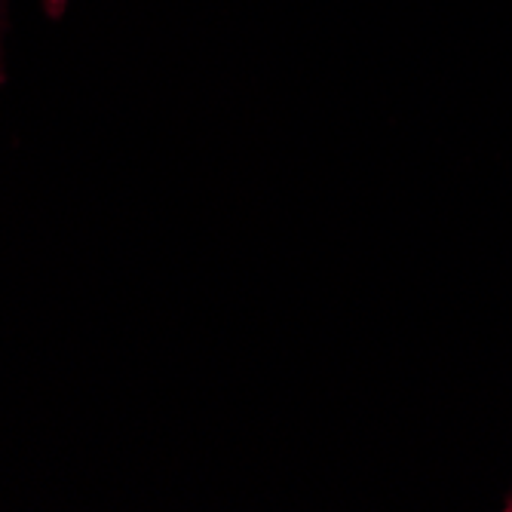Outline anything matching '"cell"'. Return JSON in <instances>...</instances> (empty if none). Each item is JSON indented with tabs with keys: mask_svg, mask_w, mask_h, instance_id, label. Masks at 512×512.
Masks as SVG:
<instances>
[{
	"mask_svg": "<svg viewBox=\"0 0 512 512\" xmlns=\"http://www.w3.org/2000/svg\"><path fill=\"white\" fill-rule=\"evenodd\" d=\"M65 7H68V0H43V10H46V16H50V19H62Z\"/></svg>",
	"mask_w": 512,
	"mask_h": 512,
	"instance_id": "6da1fadb",
	"label": "cell"
},
{
	"mask_svg": "<svg viewBox=\"0 0 512 512\" xmlns=\"http://www.w3.org/2000/svg\"><path fill=\"white\" fill-rule=\"evenodd\" d=\"M0 13H4V10H0ZM0 19H4V16H0ZM0 62H4V59H0ZM0 77H4V71H0Z\"/></svg>",
	"mask_w": 512,
	"mask_h": 512,
	"instance_id": "7a4b0ae2",
	"label": "cell"
}]
</instances>
